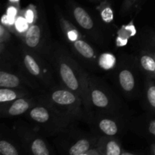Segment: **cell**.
Wrapping results in <instances>:
<instances>
[{"label":"cell","instance_id":"1","mask_svg":"<svg viewBox=\"0 0 155 155\" xmlns=\"http://www.w3.org/2000/svg\"><path fill=\"white\" fill-rule=\"evenodd\" d=\"M46 58L64 87L83 100L86 111L90 76L58 44L52 43Z\"/></svg>","mask_w":155,"mask_h":155},{"label":"cell","instance_id":"2","mask_svg":"<svg viewBox=\"0 0 155 155\" xmlns=\"http://www.w3.org/2000/svg\"><path fill=\"white\" fill-rule=\"evenodd\" d=\"M17 61L19 73L27 79L32 89H39L40 92L56 86L55 74L47 58L22 45Z\"/></svg>","mask_w":155,"mask_h":155},{"label":"cell","instance_id":"3","mask_svg":"<svg viewBox=\"0 0 155 155\" xmlns=\"http://www.w3.org/2000/svg\"><path fill=\"white\" fill-rule=\"evenodd\" d=\"M93 113L104 114L128 120L129 110L125 103L104 82L90 76L86 107L87 117Z\"/></svg>","mask_w":155,"mask_h":155},{"label":"cell","instance_id":"4","mask_svg":"<svg viewBox=\"0 0 155 155\" xmlns=\"http://www.w3.org/2000/svg\"><path fill=\"white\" fill-rule=\"evenodd\" d=\"M38 98L56 110L76 119L87 118L83 101L77 94L65 87L56 86L39 92Z\"/></svg>","mask_w":155,"mask_h":155},{"label":"cell","instance_id":"5","mask_svg":"<svg viewBox=\"0 0 155 155\" xmlns=\"http://www.w3.org/2000/svg\"><path fill=\"white\" fill-rule=\"evenodd\" d=\"M38 98V97H37ZM39 101L27 111L30 120L34 122L44 132L50 135L64 131L74 123L76 118L64 114L48 104Z\"/></svg>","mask_w":155,"mask_h":155},{"label":"cell","instance_id":"6","mask_svg":"<svg viewBox=\"0 0 155 155\" xmlns=\"http://www.w3.org/2000/svg\"><path fill=\"white\" fill-rule=\"evenodd\" d=\"M23 45L46 58L52 42L45 18L39 16L23 34Z\"/></svg>","mask_w":155,"mask_h":155},{"label":"cell","instance_id":"7","mask_svg":"<svg viewBox=\"0 0 155 155\" xmlns=\"http://www.w3.org/2000/svg\"><path fill=\"white\" fill-rule=\"evenodd\" d=\"M87 119L95 130L104 136L114 137L123 131L126 120L104 114L93 113Z\"/></svg>","mask_w":155,"mask_h":155},{"label":"cell","instance_id":"8","mask_svg":"<svg viewBox=\"0 0 155 155\" xmlns=\"http://www.w3.org/2000/svg\"><path fill=\"white\" fill-rule=\"evenodd\" d=\"M117 82L120 88L126 95L134 98L138 95L137 75L136 68L130 64L120 65L117 70Z\"/></svg>","mask_w":155,"mask_h":155},{"label":"cell","instance_id":"9","mask_svg":"<svg viewBox=\"0 0 155 155\" xmlns=\"http://www.w3.org/2000/svg\"><path fill=\"white\" fill-rule=\"evenodd\" d=\"M36 98H30L29 96L19 98L15 101L3 103L1 106V113L4 116L16 117L27 113L30 108L38 103Z\"/></svg>","mask_w":155,"mask_h":155},{"label":"cell","instance_id":"10","mask_svg":"<svg viewBox=\"0 0 155 155\" xmlns=\"http://www.w3.org/2000/svg\"><path fill=\"white\" fill-rule=\"evenodd\" d=\"M20 139L24 148L28 149L29 153L34 155H49L51 152L43 139L34 133L21 132Z\"/></svg>","mask_w":155,"mask_h":155},{"label":"cell","instance_id":"11","mask_svg":"<svg viewBox=\"0 0 155 155\" xmlns=\"http://www.w3.org/2000/svg\"><path fill=\"white\" fill-rule=\"evenodd\" d=\"M0 87L24 89H27V87L32 88L27 79L20 73L17 75L2 70L0 71Z\"/></svg>","mask_w":155,"mask_h":155},{"label":"cell","instance_id":"12","mask_svg":"<svg viewBox=\"0 0 155 155\" xmlns=\"http://www.w3.org/2000/svg\"><path fill=\"white\" fill-rule=\"evenodd\" d=\"M73 17L76 22L79 24L83 30L90 33H97L95 27V23L91 15L86 12V9L77 5L71 4Z\"/></svg>","mask_w":155,"mask_h":155},{"label":"cell","instance_id":"13","mask_svg":"<svg viewBox=\"0 0 155 155\" xmlns=\"http://www.w3.org/2000/svg\"><path fill=\"white\" fill-rule=\"evenodd\" d=\"M71 47L76 54L81 58L91 63H98V59L93 47L89 45L86 40L80 37L77 40L71 42Z\"/></svg>","mask_w":155,"mask_h":155},{"label":"cell","instance_id":"14","mask_svg":"<svg viewBox=\"0 0 155 155\" xmlns=\"http://www.w3.org/2000/svg\"><path fill=\"white\" fill-rule=\"evenodd\" d=\"M114 137L102 136L99 138L98 148L100 154L105 155H120L124 154L120 144Z\"/></svg>","mask_w":155,"mask_h":155},{"label":"cell","instance_id":"15","mask_svg":"<svg viewBox=\"0 0 155 155\" xmlns=\"http://www.w3.org/2000/svg\"><path fill=\"white\" fill-rule=\"evenodd\" d=\"M136 63L139 68L148 75L155 74V59L148 52H140Z\"/></svg>","mask_w":155,"mask_h":155},{"label":"cell","instance_id":"16","mask_svg":"<svg viewBox=\"0 0 155 155\" xmlns=\"http://www.w3.org/2000/svg\"><path fill=\"white\" fill-rule=\"evenodd\" d=\"M27 89H12V88H1L0 89V102L8 103L15 101L19 98L29 96Z\"/></svg>","mask_w":155,"mask_h":155},{"label":"cell","instance_id":"17","mask_svg":"<svg viewBox=\"0 0 155 155\" xmlns=\"http://www.w3.org/2000/svg\"><path fill=\"white\" fill-rule=\"evenodd\" d=\"M60 24L61 26L62 30H63L65 36H66L67 39L70 42L77 40V39L81 37V36L80 35V33L77 31L75 27H74L70 24L69 21L61 18L60 21Z\"/></svg>","mask_w":155,"mask_h":155},{"label":"cell","instance_id":"18","mask_svg":"<svg viewBox=\"0 0 155 155\" xmlns=\"http://www.w3.org/2000/svg\"><path fill=\"white\" fill-rule=\"evenodd\" d=\"M0 153L2 155H19L16 147L7 140L0 141Z\"/></svg>","mask_w":155,"mask_h":155},{"label":"cell","instance_id":"19","mask_svg":"<svg viewBox=\"0 0 155 155\" xmlns=\"http://www.w3.org/2000/svg\"><path fill=\"white\" fill-rule=\"evenodd\" d=\"M115 63H116V59L114 56L107 53L101 54L98 59V65L105 70H109L113 68Z\"/></svg>","mask_w":155,"mask_h":155},{"label":"cell","instance_id":"20","mask_svg":"<svg viewBox=\"0 0 155 155\" xmlns=\"http://www.w3.org/2000/svg\"><path fill=\"white\" fill-rule=\"evenodd\" d=\"M146 101L150 107L155 109V85L149 83L146 86L145 91Z\"/></svg>","mask_w":155,"mask_h":155},{"label":"cell","instance_id":"21","mask_svg":"<svg viewBox=\"0 0 155 155\" xmlns=\"http://www.w3.org/2000/svg\"><path fill=\"white\" fill-rule=\"evenodd\" d=\"M140 0H124L122 6L120 8V15L126 16L133 11L137 3Z\"/></svg>","mask_w":155,"mask_h":155},{"label":"cell","instance_id":"22","mask_svg":"<svg viewBox=\"0 0 155 155\" xmlns=\"http://www.w3.org/2000/svg\"><path fill=\"white\" fill-rule=\"evenodd\" d=\"M23 12L24 18L27 20L28 24H33L36 21V8L33 5H29Z\"/></svg>","mask_w":155,"mask_h":155},{"label":"cell","instance_id":"23","mask_svg":"<svg viewBox=\"0 0 155 155\" xmlns=\"http://www.w3.org/2000/svg\"><path fill=\"white\" fill-rule=\"evenodd\" d=\"M21 16L22 15L17 17L16 21L15 22V27L18 33H24L27 30V28H28V27H27L28 22L25 19L24 15H23V17Z\"/></svg>","mask_w":155,"mask_h":155},{"label":"cell","instance_id":"24","mask_svg":"<svg viewBox=\"0 0 155 155\" xmlns=\"http://www.w3.org/2000/svg\"><path fill=\"white\" fill-rule=\"evenodd\" d=\"M11 34L9 33L7 27L2 24L0 25V41L1 43H7L10 40Z\"/></svg>","mask_w":155,"mask_h":155},{"label":"cell","instance_id":"25","mask_svg":"<svg viewBox=\"0 0 155 155\" xmlns=\"http://www.w3.org/2000/svg\"><path fill=\"white\" fill-rule=\"evenodd\" d=\"M147 129H148V133H150L155 138V120H151L148 122Z\"/></svg>","mask_w":155,"mask_h":155},{"label":"cell","instance_id":"26","mask_svg":"<svg viewBox=\"0 0 155 155\" xmlns=\"http://www.w3.org/2000/svg\"><path fill=\"white\" fill-rule=\"evenodd\" d=\"M8 2H9V3H10V4L15 5L19 7L20 0H8Z\"/></svg>","mask_w":155,"mask_h":155},{"label":"cell","instance_id":"27","mask_svg":"<svg viewBox=\"0 0 155 155\" xmlns=\"http://www.w3.org/2000/svg\"><path fill=\"white\" fill-rule=\"evenodd\" d=\"M110 1H111V0H98L99 2H110Z\"/></svg>","mask_w":155,"mask_h":155},{"label":"cell","instance_id":"28","mask_svg":"<svg viewBox=\"0 0 155 155\" xmlns=\"http://www.w3.org/2000/svg\"><path fill=\"white\" fill-rule=\"evenodd\" d=\"M89 1L92 2H98V0H89Z\"/></svg>","mask_w":155,"mask_h":155},{"label":"cell","instance_id":"29","mask_svg":"<svg viewBox=\"0 0 155 155\" xmlns=\"http://www.w3.org/2000/svg\"><path fill=\"white\" fill-rule=\"evenodd\" d=\"M153 154H155V148H153Z\"/></svg>","mask_w":155,"mask_h":155},{"label":"cell","instance_id":"30","mask_svg":"<svg viewBox=\"0 0 155 155\" xmlns=\"http://www.w3.org/2000/svg\"><path fill=\"white\" fill-rule=\"evenodd\" d=\"M154 59H155V52H154Z\"/></svg>","mask_w":155,"mask_h":155}]
</instances>
